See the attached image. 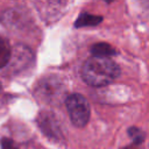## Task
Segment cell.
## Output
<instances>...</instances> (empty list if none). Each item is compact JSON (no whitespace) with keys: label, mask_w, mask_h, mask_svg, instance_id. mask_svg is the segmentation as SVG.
I'll return each mask as SVG.
<instances>
[{"label":"cell","mask_w":149,"mask_h":149,"mask_svg":"<svg viewBox=\"0 0 149 149\" xmlns=\"http://www.w3.org/2000/svg\"><path fill=\"white\" fill-rule=\"evenodd\" d=\"M120 76L119 65L111 61L108 57H95L88 58L81 68L83 80L94 87H100L111 84Z\"/></svg>","instance_id":"cell-1"},{"label":"cell","mask_w":149,"mask_h":149,"mask_svg":"<svg viewBox=\"0 0 149 149\" xmlns=\"http://www.w3.org/2000/svg\"><path fill=\"white\" fill-rule=\"evenodd\" d=\"M35 95L38 100L48 105L59 104L65 97L64 84L55 76L42 78L35 88Z\"/></svg>","instance_id":"cell-2"},{"label":"cell","mask_w":149,"mask_h":149,"mask_svg":"<svg viewBox=\"0 0 149 149\" xmlns=\"http://www.w3.org/2000/svg\"><path fill=\"white\" fill-rule=\"evenodd\" d=\"M65 106L70 115L71 122L76 127H85L90 120L91 108L87 99L80 93H73L66 97Z\"/></svg>","instance_id":"cell-3"},{"label":"cell","mask_w":149,"mask_h":149,"mask_svg":"<svg viewBox=\"0 0 149 149\" xmlns=\"http://www.w3.org/2000/svg\"><path fill=\"white\" fill-rule=\"evenodd\" d=\"M37 122H38L40 128L47 136L58 139L62 135L58 119L56 118V115L52 112L44 111V112L40 113V115L37 118Z\"/></svg>","instance_id":"cell-4"},{"label":"cell","mask_w":149,"mask_h":149,"mask_svg":"<svg viewBox=\"0 0 149 149\" xmlns=\"http://www.w3.org/2000/svg\"><path fill=\"white\" fill-rule=\"evenodd\" d=\"M27 13H22L20 9L15 8V9H8L7 12L3 13L1 20L3 22V24H6L9 28H22L23 26L27 24Z\"/></svg>","instance_id":"cell-5"},{"label":"cell","mask_w":149,"mask_h":149,"mask_svg":"<svg viewBox=\"0 0 149 149\" xmlns=\"http://www.w3.org/2000/svg\"><path fill=\"white\" fill-rule=\"evenodd\" d=\"M33 61V56L30 54V50L22 47L16 45L14 54H13V66L15 70L20 71L22 66H26L29 64V62Z\"/></svg>","instance_id":"cell-6"},{"label":"cell","mask_w":149,"mask_h":149,"mask_svg":"<svg viewBox=\"0 0 149 149\" xmlns=\"http://www.w3.org/2000/svg\"><path fill=\"white\" fill-rule=\"evenodd\" d=\"M91 54L95 57H109L116 55V50L108 43H95L91 47Z\"/></svg>","instance_id":"cell-7"},{"label":"cell","mask_w":149,"mask_h":149,"mask_svg":"<svg viewBox=\"0 0 149 149\" xmlns=\"http://www.w3.org/2000/svg\"><path fill=\"white\" fill-rule=\"evenodd\" d=\"M102 21L101 16L98 15H92L88 13H80L78 19L74 22V27L80 28V27H88V26H97Z\"/></svg>","instance_id":"cell-8"},{"label":"cell","mask_w":149,"mask_h":149,"mask_svg":"<svg viewBox=\"0 0 149 149\" xmlns=\"http://www.w3.org/2000/svg\"><path fill=\"white\" fill-rule=\"evenodd\" d=\"M10 57H12V50L9 42L5 36L0 35V69L8 65Z\"/></svg>","instance_id":"cell-9"},{"label":"cell","mask_w":149,"mask_h":149,"mask_svg":"<svg viewBox=\"0 0 149 149\" xmlns=\"http://www.w3.org/2000/svg\"><path fill=\"white\" fill-rule=\"evenodd\" d=\"M128 134H129V137L132 139L134 144H141L143 142V140H144V133L141 129L136 128V127L129 128L128 129Z\"/></svg>","instance_id":"cell-10"},{"label":"cell","mask_w":149,"mask_h":149,"mask_svg":"<svg viewBox=\"0 0 149 149\" xmlns=\"http://www.w3.org/2000/svg\"><path fill=\"white\" fill-rule=\"evenodd\" d=\"M0 146H1V149H19L15 142L8 137H2L0 140Z\"/></svg>","instance_id":"cell-11"},{"label":"cell","mask_w":149,"mask_h":149,"mask_svg":"<svg viewBox=\"0 0 149 149\" xmlns=\"http://www.w3.org/2000/svg\"><path fill=\"white\" fill-rule=\"evenodd\" d=\"M125 149H134V148H132V147H127V148H125Z\"/></svg>","instance_id":"cell-12"},{"label":"cell","mask_w":149,"mask_h":149,"mask_svg":"<svg viewBox=\"0 0 149 149\" xmlns=\"http://www.w3.org/2000/svg\"><path fill=\"white\" fill-rule=\"evenodd\" d=\"M106 2H111V1H113V0H105Z\"/></svg>","instance_id":"cell-13"},{"label":"cell","mask_w":149,"mask_h":149,"mask_svg":"<svg viewBox=\"0 0 149 149\" xmlns=\"http://www.w3.org/2000/svg\"><path fill=\"white\" fill-rule=\"evenodd\" d=\"M1 90H2V86H1V83H0V92H1Z\"/></svg>","instance_id":"cell-14"},{"label":"cell","mask_w":149,"mask_h":149,"mask_svg":"<svg viewBox=\"0 0 149 149\" xmlns=\"http://www.w3.org/2000/svg\"><path fill=\"white\" fill-rule=\"evenodd\" d=\"M55 1H59V0H55Z\"/></svg>","instance_id":"cell-15"}]
</instances>
